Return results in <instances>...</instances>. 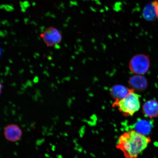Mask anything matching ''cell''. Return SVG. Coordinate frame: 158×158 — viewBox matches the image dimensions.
I'll use <instances>...</instances> for the list:
<instances>
[{"mask_svg": "<svg viewBox=\"0 0 158 158\" xmlns=\"http://www.w3.org/2000/svg\"><path fill=\"white\" fill-rule=\"evenodd\" d=\"M135 126V131L142 135L146 136L151 131V124L147 120L143 119L138 120Z\"/></svg>", "mask_w": 158, "mask_h": 158, "instance_id": "obj_9", "label": "cell"}, {"mask_svg": "<svg viewBox=\"0 0 158 158\" xmlns=\"http://www.w3.org/2000/svg\"><path fill=\"white\" fill-rule=\"evenodd\" d=\"M143 15L146 19L149 20H152L156 16L155 8L152 3L146 7L143 11Z\"/></svg>", "mask_w": 158, "mask_h": 158, "instance_id": "obj_10", "label": "cell"}, {"mask_svg": "<svg viewBox=\"0 0 158 158\" xmlns=\"http://www.w3.org/2000/svg\"><path fill=\"white\" fill-rule=\"evenodd\" d=\"M140 97L139 95L132 92L122 99L114 102L113 106L117 107L125 116H133L140 109Z\"/></svg>", "mask_w": 158, "mask_h": 158, "instance_id": "obj_2", "label": "cell"}, {"mask_svg": "<svg viewBox=\"0 0 158 158\" xmlns=\"http://www.w3.org/2000/svg\"><path fill=\"white\" fill-rule=\"evenodd\" d=\"M2 85L1 82V81H0V95H1L2 94Z\"/></svg>", "mask_w": 158, "mask_h": 158, "instance_id": "obj_12", "label": "cell"}, {"mask_svg": "<svg viewBox=\"0 0 158 158\" xmlns=\"http://www.w3.org/2000/svg\"><path fill=\"white\" fill-rule=\"evenodd\" d=\"M21 128L17 124L12 123L6 126L3 130V135L7 141L15 143L20 140L23 135Z\"/></svg>", "mask_w": 158, "mask_h": 158, "instance_id": "obj_5", "label": "cell"}, {"mask_svg": "<svg viewBox=\"0 0 158 158\" xmlns=\"http://www.w3.org/2000/svg\"><path fill=\"white\" fill-rule=\"evenodd\" d=\"M143 112L145 116L152 118L158 116V102L155 100L148 101L144 104Z\"/></svg>", "mask_w": 158, "mask_h": 158, "instance_id": "obj_8", "label": "cell"}, {"mask_svg": "<svg viewBox=\"0 0 158 158\" xmlns=\"http://www.w3.org/2000/svg\"><path fill=\"white\" fill-rule=\"evenodd\" d=\"M151 141L149 137L131 130L120 136L116 147L123 153L126 158H138Z\"/></svg>", "mask_w": 158, "mask_h": 158, "instance_id": "obj_1", "label": "cell"}, {"mask_svg": "<svg viewBox=\"0 0 158 158\" xmlns=\"http://www.w3.org/2000/svg\"></svg>", "mask_w": 158, "mask_h": 158, "instance_id": "obj_13", "label": "cell"}, {"mask_svg": "<svg viewBox=\"0 0 158 158\" xmlns=\"http://www.w3.org/2000/svg\"><path fill=\"white\" fill-rule=\"evenodd\" d=\"M149 57L143 54H138L132 58L129 63L130 70L134 73L141 75L146 73L149 68Z\"/></svg>", "mask_w": 158, "mask_h": 158, "instance_id": "obj_3", "label": "cell"}, {"mask_svg": "<svg viewBox=\"0 0 158 158\" xmlns=\"http://www.w3.org/2000/svg\"><path fill=\"white\" fill-rule=\"evenodd\" d=\"M152 4L155 8L156 16L158 19V1H156L153 2Z\"/></svg>", "mask_w": 158, "mask_h": 158, "instance_id": "obj_11", "label": "cell"}, {"mask_svg": "<svg viewBox=\"0 0 158 158\" xmlns=\"http://www.w3.org/2000/svg\"><path fill=\"white\" fill-rule=\"evenodd\" d=\"M134 91L133 89H129L122 85H116L110 89V93L112 97L118 101L127 96L130 93Z\"/></svg>", "mask_w": 158, "mask_h": 158, "instance_id": "obj_6", "label": "cell"}, {"mask_svg": "<svg viewBox=\"0 0 158 158\" xmlns=\"http://www.w3.org/2000/svg\"><path fill=\"white\" fill-rule=\"evenodd\" d=\"M129 85L134 90L143 92L147 89L148 83L147 79L140 75H135L130 77Z\"/></svg>", "mask_w": 158, "mask_h": 158, "instance_id": "obj_7", "label": "cell"}, {"mask_svg": "<svg viewBox=\"0 0 158 158\" xmlns=\"http://www.w3.org/2000/svg\"><path fill=\"white\" fill-rule=\"evenodd\" d=\"M45 45L48 47H53L62 41V35L56 27H50L45 29L40 35Z\"/></svg>", "mask_w": 158, "mask_h": 158, "instance_id": "obj_4", "label": "cell"}]
</instances>
